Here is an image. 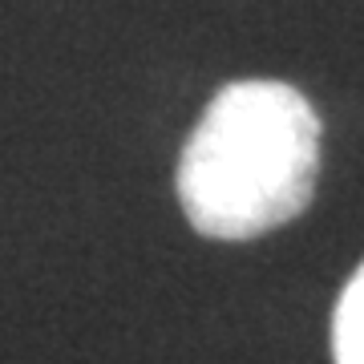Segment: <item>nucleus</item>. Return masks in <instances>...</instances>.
I'll return each mask as SVG.
<instances>
[{
	"instance_id": "nucleus-1",
	"label": "nucleus",
	"mask_w": 364,
	"mask_h": 364,
	"mask_svg": "<svg viewBox=\"0 0 364 364\" xmlns=\"http://www.w3.org/2000/svg\"><path fill=\"white\" fill-rule=\"evenodd\" d=\"M320 178V117L287 81H231L178 154V203L207 239H255L308 210Z\"/></svg>"
},
{
	"instance_id": "nucleus-2",
	"label": "nucleus",
	"mask_w": 364,
	"mask_h": 364,
	"mask_svg": "<svg viewBox=\"0 0 364 364\" xmlns=\"http://www.w3.org/2000/svg\"><path fill=\"white\" fill-rule=\"evenodd\" d=\"M332 360L364 364V263L344 284L332 312Z\"/></svg>"
}]
</instances>
